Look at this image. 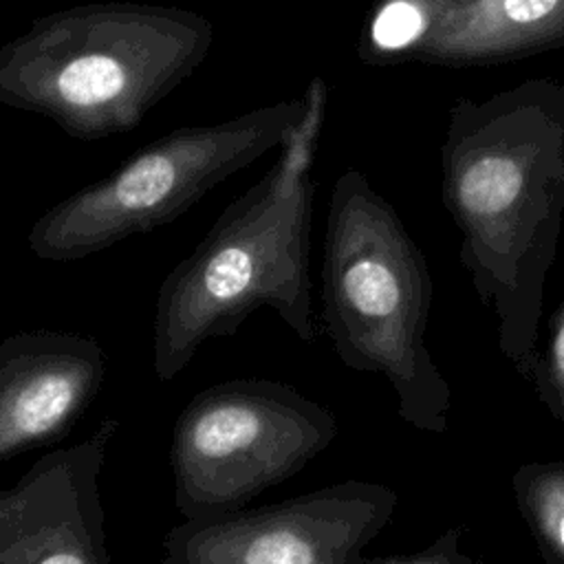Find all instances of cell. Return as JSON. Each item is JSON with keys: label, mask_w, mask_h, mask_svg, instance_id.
<instances>
[{"label": "cell", "mask_w": 564, "mask_h": 564, "mask_svg": "<svg viewBox=\"0 0 564 564\" xmlns=\"http://www.w3.org/2000/svg\"><path fill=\"white\" fill-rule=\"evenodd\" d=\"M337 436L322 403L273 379H231L196 392L172 430L176 500L189 513H227L286 480Z\"/></svg>", "instance_id": "obj_6"}, {"label": "cell", "mask_w": 564, "mask_h": 564, "mask_svg": "<svg viewBox=\"0 0 564 564\" xmlns=\"http://www.w3.org/2000/svg\"><path fill=\"white\" fill-rule=\"evenodd\" d=\"M214 24L130 0L40 15L0 46V106L51 119L77 141L137 128L207 57Z\"/></svg>", "instance_id": "obj_3"}, {"label": "cell", "mask_w": 564, "mask_h": 564, "mask_svg": "<svg viewBox=\"0 0 564 564\" xmlns=\"http://www.w3.org/2000/svg\"><path fill=\"white\" fill-rule=\"evenodd\" d=\"M381 564H482V562L460 549V529H449L443 535H438L427 549L414 555L392 557Z\"/></svg>", "instance_id": "obj_12"}, {"label": "cell", "mask_w": 564, "mask_h": 564, "mask_svg": "<svg viewBox=\"0 0 564 564\" xmlns=\"http://www.w3.org/2000/svg\"><path fill=\"white\" fill-rule=\"evenodd\" d=\"M304 112L302 95L227 121L181 126L48 207L29 229L26 245L42 260L73 262L134 234L154 231L234 172L282 148Z\"/></svg>", "instance_id": "obj_5"}, {"label": "cell", "mask_w": 564, "mask_h": 564, "mask_svg": "<svg viewBox=\"0 0 564 564\" xmlns=\"http://www.w3.org/2000/svg\"><path fill=\"white\" fill-rule=\"evenodd\" d=\"M397 500L388 485L346 480L194 529L189 557L194 564H350L390 522Z\"/></svg>", "instance_id": "obj_7"}, {"label": "cell", "mask_w": 564, "mask_h": 564, "mask_svg": "<svg viewBox=\"0 0 564 564\" xmlns=\"http://www.w3.org/2000/svg\"><path fill=\"white\" fill-rule=\"evenodd\" d=\"M423 22L401 64L487 66L564 48V0H421Z\"/></svg>", "instance_id": "obj_9"}, {"label": "cell", "mask_w": 564, "mask_h": 564, "mask_svg": "<svg viewBox=\"0 0 564 564\" xmlns=\"http://www.w3.org/2000/svg\"><path fill=\"white\" fill-rule=\"evenodd\" d=\"M304 97L306 112L275 163L163 278L152 326V370L161 383L176 379L205 341L234 335L262 306L297 339H315L313 163L326 119V82L313 77Z\"/></svg>", "instance_id": "obj_2"}, {"label": "cell", "mask_w": 564, "mask_h": 564, "mask_svg": "<svg viewBox=\"0 0 564 564\" xmlns=\"http://www.w3.org/2000/svg\"><path fill=\"white\" fill-rule=\"evenodd\" d=\"M106 352L68 330H22L0 341V463L73 432L101 392Z\"/></svg>", "instance_id": "obj_8"}, {"label": "cell", "mask_w": 564, "mask_h": 564, "mask_svg": "<svg viewBox=\"0 0 564 564\" xmlns=\"http://www.w3.org/2000/svg\"><path fill=\"white\" fill-rule=\"evenodd\" d=\"M511 491L544 564H564V460H531L511 476Z\"/></svg>", "instance_id": "obj_10"}, {"label": "cell", "mask_w": 564, "mask_h": 564, "mask_svg": "<svg viewBox=\"0 0 564 564\" xmlns=\"http://www.w3.org/2000/svg\"><path fill=\"white\" fill-rule=\"evenodd\" d=\"M37 564H86V560L73 551H55V553L42 557Z\"/></svg>", "instance_id": "obj_13"}, {"label": "cell", "mask_w": 564, "mask_h": 564, "mask_svg": "<svg viewBox=\"0 0 564 564\" xmlns=\"http://www.w3.org/2000/svg\"><path fill=\"white\" fill-rule=\"evenodd\" d=\"M542 408L564 425V297L551 315L544 346L529 375Z\"/></svg>", "instance_id": "obj_11"}, {"label": "cell", "mask_w": 564, "mask_h": 564, "mask_svg": "<svg viewBox=\"0 0 564 564\" xmlns=\"http://www.w3.org/2000/svg\"><path fill=\"white\" fill-rule=\"evenodd\" d=\"M432 278L421 247L364 172L346 170L330 189L322 322L344 366L381 375L403 423L443 434L452 390L430 355Z\"/></svg>", "instance_id": "obj_4"}, {"label": "cell", "mask_w": 564, "mask_h": 564, "mask_svg": "<svg viewBox=\"0 0 564 564\" xmlns=\"http://www.w3.org/2000/svg\"><path fill=\"white\" fill-rule=\"evenodd\" d=\"M441 200L498 350L529 379L564 223V79L458 97L441 145Z\"/></svg>", "instance_id": "obj_1"}]
</instances>
